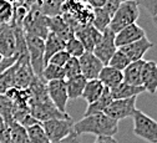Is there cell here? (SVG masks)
Masks as SVG:
<instances>
[{
    "mask_svg": "<svg viewBox=\"0 0 157 143\" xmlns=\"http://www.w3.org/2000/svg\"><path fill=\"white\" fill-rule=\"evenodd\" d=\"M16 61V56H10L5 57L0 54V73H3L5 70H8L10 66H13Z\"/></svg>",
    "mask_w": 157,
    "mask_h": 143,
    "instance_id": "cell-39",
    "label": "cell"
},
{
    "mask_svg": "<svg viewBox=\"0 0 157 143\" xmlns=\"http://www.w3.org/2000/svg\"><path fill=\"white\" fill-rule=\"evenodd\" d=\"M145 60L139 61H131L128 66L122 71L124 81L130 85L135 86H142V67H144Z\"/></svg>",
    "mask_w": 157,
    "mask_h": 143,
    "instance_id": "cell-20",
    "label": "cell"
},
{
    "mask_svg": "<svg viewBox=\"0 0 157 143\" xmlns=\"http://www.w3.org/2000/svg\"><path fill=\"white\" fill-rule=\"evenodd\" d=\"M74 131L78 134H95V136H111L113 137L119 131V121L107 116L106 113H92L84 116L80 121L74 122Z\"/></svg>",
    "mask_w": 157,
    "mask_h": 143,
    "instance_id": "cell-2",
    "label": "cell"
},
{
    "mask_svg": "<svg viewBox=\"0 0 157 143\" xmlns=\"http://www.w3.org/2000/svg\"><path fill=\"white\" fill-rule=\"evenodd\" d=\"M135 111H136V97H130V98L112 100L104 113H106L107 116H110L116 121H121L132 117Z\"/></svg>",
    "mask_w": 157,
    "mask_h": 143,
    "instance_id": "cell-9",
    "label": "cell"
},
{
    "mask_svg": "<svg viewBox=\"0 0 157 143\" xmlns=\"http://www.w3.org/2000/svg\"><path fill=\"white\" fill-rule=\"evenodd\" d=\"M130 62H131V60L126 56V54L122 52L120 49H117L115 51V54L112 55V57L110 58L107 65L111 66V67H115L117 70H120V71H124L128 66Z\"/></svg>",
    "mask_w": 157,
    "mask_h": 143,
    "instance_id": "cell-33",
    "label": "cell"
},
{
    "mask_svg": "<svg viewBox=\"0 0 157 143\" xmlns=\"http://www.w3.org/2000/svg\"><path fill=\"white\" fill-rule=\"evenodd\" d=\"M65 81H66V90H67L69 100L80 98L82 92H84V88H85L87 80L82 75H77V76L67 78Z\"/></svg>",
    "mask_w": 157,
    "mask_h": 143,
    "instance_id": "cell-24",
    "label": "cell"
},
{
    "mask_svg": "<svg viewBox=\"0 0 157 143\" xmlns=\"http://www.w3.org/2000/svg\"><path fill=\"white\" fill-rule=\"evenodd\" d=\"M64 72H65V80L75 77L77 75H81V69H80V64H78L77 57L69 58V61L64 66Z\"/></svg>",
    "mask_w": 157,
    "mask_h": 143,
    "instance_id": "cell-36",
    "label": "cell"
},
{
    "mask_svg": "<svg viewBox=\"0 0 157 143\" xmlns=\"http://www.w3.org/2000/svg\"><path fill=\"white\" fill-rule=\"evenodd\" d=\"M9 2L15 6V5H23L24 8H26V9H29L36 0H9Z\"/></svg>",
    "mask_w": 157,
    "mask_h": 143,
    "instance_id": "cell-43",
    "label": "cell"
},
{
    "mask_svg": "<svg viewBox=\"0 0 157 143\" xmlns=\"http://www.w3.org/2000/svg\"><path fill=\"white\" fill-rule=\"evenodd\" d=\"M65 50L71 57H80L85 52V47L75 36L65 43Z\"/></svg>",
    "mask_w": 157,
    "mask_h": 143,
    "instance_id": "cell-34",
    "label": "cell"
},
{
    "mask_svg": "<svg viewBox=\"0 0 157 143\" xmlns=\"http://www.w3.org/2000/svg\"><path fill=\"white\" fill-rule=\"evenodd\" d=\"M41 78L45 81V82H49V81L52 80H61L65 78V72H64V67L56 66L54 64H46L43 73H41Z\"/></svg>",
    "mask_w": 157,
    "mask_h": 143,
    "instance_id": "cell-31",
    "label": "cell"
},
{
    "mask_svg": "<svg viewBox=\"0 0 157 143\" xmlns=\"http://www.w3.org/2000/svg\"><path fill=\"white\" fill-rule=\"evenodd\" d=\"M55 143H81L80 141V136H78L75 131H72L70 134H67L65 138L60 139V141H57Z\"/></svg>",
    "mask_w": 157,
    "mask_h": 143,
    "instance_id": "cell-41",
    "label": "cell"
},
{
    "mask_svg": "<svg viewBox=\"0 0 157 143\" xmlns=\"http://www.w3.org/2000/svg\"><path fill=\"white\" fill-rule=\"evenodd\" d=\"M0 117L3 118L4 123L9 126L14 122L13 117V102L6 95H0Z\"/></svg>",
    "mask_w": 157,
    "mask_h": 143,
    "instance_id": "cell-30",
    "label": "cell"
},
{
    "mask_svg": "<svg viewBox=\"0 0 157 143\" xmlns=\"http://www.w3.org/2000/svg\"><path fill=\"white\" fill-rule=\"evenodd\" d=\"M76 2H80V3H87V0H76Z\"/></svg>",
    "mask_w": 157,
    "mask_h": 143,
    "instance_id": "cell-47",
    "label": "cell"
},
{
    "mask_svg": "<svg viewBox=\"0 0 157 143\" xmlns=\"http://www.w3.org/2000/svg\"><path fill=\"white\" fill-rule=\"evenodd\" d=\"M111 21V15L104 9H92V20H91V25L96 28L100 32L105 31Z\"/></svg>",
    "mask_w": 157,
    "mask_h": 143,
    "instance_id": "cell-26",
    "label": "cell"
},
{
    "mask_svg": "<svg viewBox=\"0 0 157 143\" xmlns=\"http://www.w3.org/2000/svg\"><path fill=\"white\" fill-rule=\"evenodd\" d=\"M49 29H50V31L55 32L60 39H63L65 43L75 36L74 28L61 15H56V16L49 17Z\"/></svg>",
    "mask_w": 157,
    "mask_h": 143,
    "instance_id": "cell-16",
    "label": "cell"
},
{
    "mask_svg": "<svg viewBox=\"0 0 157 143\" xmlns=\"http://www.w3.org/2000/svg\"><path fill=\"white\" fill-rule=\"evenodd\" d=\"M70 57H71V56H70V55L67 54V51L64 49V50H61V51L56 52L55 55H52V56L50 57V60H49V62H50V64H54V65H56V66L64 67L65 64L69 61ZM49 62H48V64H49Z\"/></svg>",
    "mask_w": 157,
    "mask_h": 143,
    "instance_id": "cell-37",
    "label": "cell"
},
{
    "mask_svg": "<svg viewBox=\"0 0 157 143\" xmlns=\"http://www.w3.org/2000/svg\"><path fill=\"white\" fill-rule=\"evenodd\" d=\"M8 127L10 132V143H31L26 132V127L17 123L16 121L11 122Z\"/></svg>",
    "mask_w": 157,
    "mask_h": 143,
    "instance_id": "cell-27",
    "label": "cell"
},
{
    "mask_svg": "<svg viewBox=\"0 0 157 143\" xmlns=\"http://www.w3.org/2000/svg\"><path fill=\"white\" fill-rule=\"evenodd\" d=\"M16 51V39L14 29L8 25L4 31L0 32V54L5 57L15 56Z\"/></svg>",
    "mask_w": 157,
    "mask_h": 143,
    "instance_id": "cell-18",
    "label": "cell"
},
{
    "mask_svg": "<svg viewBox=\"0 0 157 143\" xmlns=\"http://www.w3.org/2000/svg\"><path fill=\"white\" fill-rule=\"evenodd\" d=\"M14 76H15V64L0 73V95H5V92L14 87Z\"/></svg>",
    "mask_w": 157,
    "mask_h": 143,
    "instance_id": "cell-32",
    "label": "cell"
},
{
    "mask_svg": "<svg viewBox=\"0 0 157 143\" xmlns=\"http://www.w3.org/2000/svg\"><path fill=\"white\" fill-rule=\"evenodd\" d=\"M140 17V6L135 0H125L121 3L115 10V13L111 16V21L109 25V29L112 30L115 34L119 32L121 29L126 28L127 25H131L133 23H137Z\"/></svg>",
    "mask_w": 157,
    "mask_h": 143,
    "instance_id": "cell-4",
    "label": "cell"
},
{
    "mask_svg": "<svg viewBox=\"0 0 157 143\" xmlns=\"http://www.w3.org/2000/svg\"><path fill=\"white\" fill-rule=\"evenodd\" d=\"M26 132L29 134L31 143H51L40 122L26 127Z\"/></svg>",
    "mask_w": 157,
    "mask_h": 143,
    "instance_id": "cell-29",
    "label": "cell"
},
{
    "mask_svg": "<svg viewBox=\"0 0 157 143\" xmlns=\"http://www.w3.org/2000/svg\"><path fill=\"white\" fill-rule=\"evenodd\" d=\"M139 4V6L145 8L151 16H155L157 14V0H135Z\"/></svg>",
    "mask_w": 157,
    "mask_h": 143,
    "instance_id": "cell-38",
    "label": "cell"
},
{
    "mask_svg": "<svg viewBox=\"0 0 157 143\" xmlns=\"http://www.w3.org/2000/svg\"><path fill=\"white\" fill-rule=\"evenodd\" d=\"M9 24H4V23H2V21H0V32H2V31H4V29L8 26Z\"/></svg>",
    "mask_w": 157,
    "mask_h": 143,
    "instance_id": "cell-45",
    "label": "cell"
},
{
    "mask_svg": "<svg viewBox=\"0 0 157 143\" xmlns=\"http://www.w3.org/2000/svg\"><path fill=\"white\" fill-rule=\"evenodd\" d=\"M25 40H26V46H28V52H29V61L30 66L34 71V75L37 77H41L43 70L45 67V40L25 34Z\"/></svg>",
    "mask_w": 157,
    "mask_h": 143,
    "instance_id": "cell-5",
    "label": "cell"
},
{
    "mask_svg": "<svg viewBox=\"0 0 157 143\" xmlns=\"http://www.w3.org/2000/svg\"><path fill=\"white\" fill-rule=\"evenodd\" d=\"M106 2L107 0H87L86 4L91 9H100V8H104L106 5Z\"/></svg>",
    "mask_w": 157,
    "mask_h": 143,
    "instance_id": "cell-42",
    "label": "cell"
},
{
    "mask_svg": "<svg viewBox=\"0 0 157 143\" xmlns=\"http://www.w3.org/2000/svg\"><path fill=\"white\" fill-rule=\"evenodd\" d=\"M144 36H146L145 30L137 23H133L115 34V44L117 47H121L136 41V40H140Z\"/></svg>",
    "mask_w": 157,
    "mask_h": 143,
    "instance_id": "cell-14",
    "label": "cell"
},
{
    "mask_svg": "<svg viewBox=\"0 0 157 143\" xmlns=\"http://www.w3.org/2000/svg\"><path fill=\"white\" fill-rule=\"evenodd\" d=\"M152 17H153V24H155L156 28H157V14H156L155 16H152Z\"/></svg>",
    "mask_w": 157,
    "mask_h": 143,
    "instance_id": "cell-46",
    "label": "cell"
},
{
    "mask_svg": "<svg viewBox=\"0 0 157 143\" xmlns=\"http://www.w3.org/2000/svg\"><path fill=\"white\" fill-rule=\"evenodd\" d=\"M37 3L40 5L41 11L46 16L52 17L61 14V9L65 0H37Z\"/></svg>",
    "mask_w": 157,
    "mask_h": 143,
    "instance_id": "cell-28",
    "label": "cell"
},
{
    "mask_svg": "<svg viewBox=\"0 0 157 143\" xmlns=\"http://www.w3.org/2000/svg\"><path fill=\"white\" fill-rule=\"evenodd\" d=\"M77 58H78V64H80V69H81V75L86 80L97 78L100 71L105 66L101 61L90 51H85Z\"/></svg>",
    "mask_w": 157,
    "mask_h": 143,
    "instance_id": "cell-11",
    "label": "cell"
},
{
    "mask_svg": "<svg viewBox=\"0 0 157 143\" xmlns=\"http://www.w3.org/2000/svg\"><path fill=\"white\" fill-rule=\"evenodd\" d=\"M23 29L25 34L35 35L45 40L48 34L50 32L49 29V16H46L39 5L37 0L28 9V13L23 21Z\"/></svg>",
    "mask_w": 157,
    "mask_h": 143,
    "instance_id": "cell-3",
    "label": "cell"
},
{
    "mask_svg": "<svg viewBox=\"0 0 157 143\" xmlns=\"http://www.w3.org/2000/svg\"><path fill=\"white\" fill-rule=\"evenodd\" d=\"M119 49L115 44V32L109 28L101 32V37L92 50V54L99 58L104 65H107L110 58L115 54V51Z\"/></svg>",
    "mask_w": 157,
    "mask_h": 143,
    "instance_id": "cell-8",
    "label": "cell"
},
{
    "mask_svg": "<svg viewBox=\"0 0 157 143\" xmlns=\"http://www.w3.org/2000/svg\"><path fill=\"white\" fill-rule=\"evenodd\" d=\"M97 78L101 81L105 87L112 90L113 87L119 86L124 81V75H122V71L117 70L115 67H111L109 65H105L102 67V70L100 71Z\"/></svg>",
    "mask_w": 157,
    "mask_h": 143,
    "instance_id": "cell-19",
    "label": "cell"
},
{
    "mask_svg": "<svg viewBox=\"0 0 157 143\" xmlns=\"http://www.w3.org/2000/svg\"><path fill=\"white\" fill-rule=\"evenodd\" d=\"M34 77H35V75H34V71L30 66L29 60H16L15 61L14 87L28 88Z\"/></svg>",
    "mask_w": 157,
    "mask_h": 143,
    "instance_id": "cell-12",
    "label": "cell"
},
{
    "mask_svg": "<svg viewBox=\"0 0 157 143\" xmlns=\"http://www.w3.org/2000/svg\"><path fill=\"white\" fill-rule=\"evenodd\" d=\"M94 143H117V141L111 136H97Z\"/></svg>",
    "mask_w": 157,
    "mask_h": 143,
    "instance_id": "cell-44",
    "label": "cell"
},
{
    "mask_svg": "<svg viewBox=\"0 0 157 143\" xmlns=\"http://www.w3.org/2000/svg\"><path fill=\"white\" fill-rule=\"evenodd\" d=\"M104 90H105V86L102 85V82L99 78L87 80L81 97L87 102V105H89V103H92L94 101H96L97 98H99L102 95Z\"/></svg>",
    "mask_w": 157,
    "mask_h": 143,
    "instance_id": "cell-22",
    "label": "cell"
},
{
    "mask_svg": "<svg viewBox=\"0 0 157 143\" xmlns=\"http://www.w3.org/2000/svg\"><path fill=\"white\" fill-rule=\"evenodd\" d=\"M153 46V44L150 41V40L144 36L141 37L140 40H136V41L128 44V45H125V46H121L119 47L122 52L126 54V56L131 60V61H139V60H142L145 54Z\"/></svg>",
    "mask_w": 157,
    "mask_h": 143,
    "instance_id": "cell-15",
    "label": "cell"
},
{
    "mask_svg": "<svg viewBox=\"0 0 157 143\" xmlns=\"http://www.w3.org/2000/svg\"><path fill=\"white\" fill-rule=\"evenodd\" d=\"M14 14V5L9 0H0V21L10 24Z\"/></svg>",
    "mask_w": 157,
    "mask_h": 143,
    "instance_id": "cell-35",
    "label": "cell"
},
{
    "mask_svg": "<svg viewBox=\"0 0 157 143\" xmlns=\"http://www.w3.org/2000/svg\"><path fill=\"white\" fill-rule=\"evenodd\" d=\"M111 101H112V97H111L110 88L105 87L102 95H101L99 98H97L96 101H94L92 103H89V106H87V108H86L84 116L92 115V113H101V112H105V110L107 108V106L110 105Z\"/></svg>",
    "mask_w": 157,
    "mask_h": 143,
    "instance_id": "cell-25",
    "label": "cell"
},
{
    "mask_svg": "<svg viewBox=\"0 0 157 143\" xmlns=\"http://www.w3.org/2000/svg\"><path fill=\"white\" fill-rule=\"evenodd\" d=\"M156 143H157V142H156Z\"/></svg>",
    "mask_w": 157,
    "mask_h": 143,
    "instance_id": "cell-48",
    "label": "cell"
},
{
    "mask_svg": "<svg viewBox=\"0 0 157 143\" xmlns=\"http://www.w3.org/2000/svg\"><path fill=\"white\" fill-rule=\"evenodd\" d=\"M46 88H48L49 97L55 105V107L63 113H67L66 106H67L69 96H67L65 78L49 81V82H46Z\"/></svg>",
    "mask_w": 157,
    "mask_h": 143,
    "instance_id": "cell-10",
    "label": "cell"
},
{
    "mask_svg": "<svg viewBox=\"0 0 157 143\" xmlns=\"http://www.w3.org/2000/svg\"><path fill=\"white\" fill-rule=\"evenodd\" d=\"M41 126L51 143L65 138L74 131L72 118H51L41 122Z\"/></svg>",
    "mask_w": 157,
    "mask_h": 143,
    "instance_id": "cell-7",
    "label": "cell"
},
{
    "mask_svg": "<svg viewBox=\"0 0 157 143\" xmlns=\"http://www.w3.org/2000/svg\"><path fill=\"white\" fill-rule=\"evenodd\" d=\"M75 37L82 44V46L85 47V51L92 52L95 45L99 43V40L101 37V32L96 28H94L91 24H87L75 30Z\"/></svg>",
    "mask_w": 157,
    "mask_h": 143,
    "instance_id": "cell-13",
    "label": "cell"
},
{
    "mask_svg": "<svg viewBox=\"0 0 157 143\" xmlns=\"http://www.w3.org/2000/svg\"><path fill=\"white\" fill-rule=\"evenodd\" d=\"M65 49V41L59 37L55 32L50 31L45 37V64L49 62V60L52 55Z\"/></svg>",
    "mask_w": 157,
    "mask_h": 143,
    "instance_id": "cell-23",
    "label": "cell"
},
{
    "mask_svg": "<svg viewBox=\"0 0 157 143\" xmlns=\"http://www.w3.org/2000/svg\"><path fill=\"white\" fill-rule=\"evenodd\" d=\"M142 86L151 95L157 92V62L145 61L142 67Z\"/></svg>",
    "mask_w": 157,
    "mask_h": 143,
    "instance_id": "cell-17",
    "label": "cell"
},
{
    "mask_svg": "<svg viewBox=\"0 0 157 143\" xmlns=\"http://www.w3.org/2000/svg\"><path fill=\"white\" fill-rule=\"evenodd\" d=\"M111 92V97L112 100H119V98H130V97H137L139 95H141L142 92H145V87L144 86H135V85H130L125 81L113 87L112 90H110Z\"/></svg>",
    "mask_w": 157,
    "mask_h": 143,
    "instance_id": "cell-21",
    "label": "cell"
},
{
    "mask_svg": "<svg viewBox=\"0 0 157 143\" xmlns=\"http://www.w3.org/2000/svg\"><path fill=\"white\" fill-rule=\"evenodd\" d=\"M30 90V100H29V111L30 115L37 121V122H44L51 118H70L69 113L60 112L55 105L51 102L46 82L41 78L35 76L29 86Z\"/></svg>",
    "mask_w": 157,
    "mask_h": 143,
    "instance_id": "cell-1",
    "label": "cell"
},
{
    "mask_svg": "<svg viewBox=\"0 0 157 143\" xmlns=\"http://www.w3.org/2000/svg\"><path fill=\"white\" fill-rule=\"evenodd\" d=\"M125 0H107L106 2V5L104 6V9L112 16V14L115 13V10L119 8V5L121 4V3H124Z\"/></svg>",
    "mask_w": 157,
    "mask_h": 143,
    "instance_id": "cell-40",
    "label": "cell"
},
{
    "mask_svg": "<svg viewBox=\"0 0 157 143\" xmlns=\"http://www.w3.org/2000/svg\"><path fill=\"white\" fill-rule=\"evenodd\" d=\"M133 118V133L150 143L157 142V121H155L148 115L137 110L132 115Z\"/></svg>",
    "mask_w": 157,
    "mask_h": 143,
    "instance_id": "cell-6",
    "label": "cell"
}]
</instances>
